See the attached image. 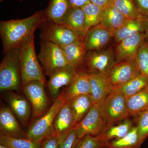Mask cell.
I'll return each mask as SVG.
<instances>
[{
  "label": "cell",
  "mask_w": 148,
  "mask_h": 148,
  "mask_svg": "<svg viewBox=\"0 0 148 148\" xmlns=\"http://www.w3.org/2000/svg\"><path fill=\"white\" fill-rule=\"evenodd\" d=\"M114 34L99 24L88 31L84 39L87 51L102 50L114 37Z\"/></svg>",
  "instance_id": "cell-13"
},
{
  "label": "cell",
  "mask_w": 148,
  "mask_h": 148,
  "mask_svg": "<svg viewBox=\"0 0 148 148\" xmlns=\"http://www.w3.org/2000/svg\"><path fill=\"white\" fill-rule=\"evenodd\" d=\"M126 101L130 115L136 116L148 110V86L126 98Z\"/></svg>",
  "instance_id": "cell-25"
},
{
  "label": "cell",
  "mask_w": 148,
  "mask_h": 148,
  "mask_svg": "<svg viewBox=\"0 0 148 148\" xmlns=\"http://www.w3.org/2000/svg\"><path fill=\"white\" fill-rule=\"evenodd\" d=\"M0 148H9L8 147H5V146L3 145H0Z\"/></svg>",
  "instance_id": "cell-42"
},
{
  "label": "cell",
  "mask_w": 148,
  "mask_h": 148,
  "mask_svg": "<svg viewBox=\"0 0 148 148\" xmlns=\"http://www.w3.org/2000/svg\"><path fill=\"white\" fill-rule=\"evenodd\" d=\"M103 147H102V148H103Z\"/></svg>",
  "instance_id": "cell-45"
},
{
  "label": "cell",
  "mask_w": 148,
  "mask_h": 148,
  "mask_svg": "<svg viewBox=\"0 0 148 148\" xmlns=\"http://www.w3.org/2000/svg\"><path fill=\"white\" fill-rule=\"evenodd\" d=\"M61 94L65 103L70 102L79 95L86 94L90 95L88 72L84 70L77 71L73 81Z\"/></svg>",
  "instance_id": "cell-16"
},
{
  "label": "cell",
  "mask_w": 148,
  "mask_h": 148,
  "mask_svg": "<svg viewBox=\"0 0 148 148\" xmlns=\"http://www.w3.org/2000/svg\"><path fill=\"white\" fill-rule=\"evenodd\" d=\"M137 125L140 138L143 142L148 137V110L135 116Z\"/></svg>",
  "instance_id": "cell-35"
},
{
  "label": "cell",
  "mask_w": 148,
  "mask_h": 148,
  "mask_svg": "<svg viewBox=\"0 0 148 148\" xmlns=\"http://www.w3.org/2000/svg\"><path fill=\"white\" fill-rule=\"evenodd\" d=\"M60 143V139L53 129L41 142V148H59Z\"/></svg>",
  "instance_id": "cell-37"
},
{
  "label": "cell",
  "mask_w": 148,
  "mask_h": 148,
  "mask_svg": "<svg viewBox=\"0 0 148 148\" xmlns=\"http://www.w3.org/2000/svg\"><path fill=\"white\" fill-rule=\"evenodd\" d=\"M148 26V17L128 19L114 33L115 41L119 43L126 38L145 33Z\"/></svg>",
  "instance_id": "cell-18"
},
{
  "label": "cell",
  "mask_w": 148,
  "mask_h": 148,
  "mask_svg": "<svg viewBox=\"0 0 148 148\" xmlns=\"http://www.w3.org/2000/svg\"><path fill=\"white\" fill-rule=\"evenodd\" d=\"M103 148H108L107 147H106V146H104V147H103Z\"/></svg>",
  "instance_id": "cell-43"
},
{
  "label": "cell",
  "mask_w": 148,
  "mask_h": 148,
  "mask_svg": "<svg viewBox=\"0 0 148 148\" xmlns=\"http://www.w3.org/2000/svg\"><path fill=\"white\" fill-rule=\"evenodd\" d=\"M105 145L100 135H87L80 139L76 148H101Z\"/></svg>",
  "instance_id": "cell-34"
},
{
  "label": "cell",
  "mask_w": 148,
  "mask_h": 148,
  "mask_svg": "<svg viewBox=\"0 0 148 148\" xmlns=\"http://www.w3.org/2000/svg\"><path fill=\"white\" fill-rule=\"evenodd\" d=\"M73 111L69 102L61 107L56 116L53 128L61 142L76 125Z\"/></svg>",
  "instance_id": "cell-15"
},
{
  "label": "cell",
  "mask_w": 148,
  "mask_h": 148,
  "mask_svg": "<svg viewBox=\"0 0 148 148\" xmlns=\"http://www.w3.org/2000/svg\"><path fill=\"white\" fill-rule=\"evenodd\" d=\"M111 4L119 12L128 19H136L147 16L140 13L134 0H111Z\"/></svg>",
  "instance_id": "cell-29"
},
{
  "label": "cell",
  "mask_w": 148,
  "mask_h": 148,
  "mask_svg": "<svg viewBox=\"0 0 148 148\" xmlns=\"http://www.w3.org/2000/svg\"><path fill=\"white\" fill-rule=\"evenodd\" d=\"M84 64L89 73L99 74L106 77L116 64V56L111 49L88 51Z\"/></svg>",
  "instance_id": "cell-9"
},
{
  "label": "cell",
  "mask_w": 148,
  "mask_h": 148,
  "mask_svg": "<svg viewBox=\"0 0 148 148\" xmlns=\"http://www.w3.org/2000/svg\"><path fill=\"white\" fill-rule=\"evenodd\" d=\"M1 132L15 138H26V133L22 129L14 113L10 108L3 107L0 110Z\"/></svg>",
  "instance_id": "cell-17"
},
{
  "label": "cell",
  "mask_w": 148,
  "mask_h": 148,
  "mask_svg": "<svg viewBox=\"0 0 148 148\" xmlns=\"http://www.w3.org/2000/svg\"><path fill=\"white\" fill-rule=\"evenodd\" d=\"M145 40V33H140L118 43L116 49V64L135 60L140 47Z\"/></svg>",
  "instance_id": "cell-11"
},
{
  "label": "cell",
  "mask_w": 148,
  "mask_h": 148,
  "mask_svg": "<svg viewBox=\"0 0 148 148\" xmlns=\"http://www.w3.org/2000/svg\"><path fill=\"white\" fill-rule=\"evenodd\" d=\"M148 86V79L140 74L125 84L117 87L126 98L136 94Z\"/></svg>",
  "instance_id": "cell-31"
},
{
  "label": "cell",
  "mask_w": 148,
  "mask_h": 148,
  "mask_svg": "<svg viewBox=\"0 0 148 148\" xmlns=\"http://www.w3.org/2000/svg\"><path fill=\"white\" fill-rule=\"evenodd\" d=\"M61 47L69 65L77 71V69L84 64L87 52L84 40H78Z\"/></svg>",
  "instance_id": "cell-19"
},
{
  "label": "cell",
  "mask_w": 148,
  "mask_h": 148,
  "mask_svg": "<svg viewBox=\"0 0 148 148\" xmlns=\"http://www.w3.org/2000/svg\"><path fill=\"white\" fill-rule=\"evenodd\" d=\"M145 35L146 40L148 42V26L146 32H145Z\"/></svg>",
  "instance_id": "cell-41"
},
{
  "label": "cell",
  "mask_w": 148,
  "mask_h": 148,
  "mask_svg": "<svg viewBox=\"0 0 148 148\" xmlns=\"http://www.w3.org/2000/svg\"><path fill=\"white\" fill-rule=\"evenodd\" d=\"M101 108L108 127L130 116L126 97L118 87L114 88L101 103Z\"/></svg>",
  "instance_id": "cell-4"
},
{
  "label": "cell",
  "mask_w": 148,
  "mask_h": 148,
  "mask_svg": "<svg viewBox=\"0 0 148 148\" xmlns=\"http://www.w3.org/2000/svg\"><path fill=\"white\" fill-rule=\"evenodd\" d=\"M144 142L140 138L136 126L123 138L111 140L105 145L108 148H140Z\"/></svg>",
  "instance_id": "cell-26"
},
{
  "label": "cell",
  "mask_w": 148,
  "mask_h": 148,
  "mask_svg": "<svg viewBox=\"0 0 148 148\" xmlns=\"http://www.w3.org/2000/svg\"><path fill=\"white\" fill-rule=\"evenodd\" d=\"M128 19L109 3L102 8L100 24L114 34Z\"/></svg>",
  "instance_id": "cell-22"
},
{
  "label": "cell",
  "mask_w": 148,
  "mask_h": 148,
  "mask_svg": "<svg viewBox=\"0 0 148 148\" xmlns=\"http://www.w3.org/2000/svg\"><path fill=\"white\" fill-rule=\"evenodd\" d=\"M137 8L143 16L148 17V0H134Z\"/></svg>",
  "instance_id": "cell-38"
},
{
  "label": "cell",
  "mask_w": 148,
  "mask_h": 148,
  "mask_svg": "<svg viewBox=\"0 0 148 148\" xmlns=\"http://www.w3.org/2000/svg\"><path fill=\"white\" fill-rule=\"evenodd\" d=\"M34 39L35 35H33L20 47L21 86L32 81L38 80L46 83L44 74L36 54Z\"/></svg>",
  "instance_id": "cell-2"
},
{
  "label": "cell",
  "mask_w": 148,
  "mask_h": 148,
  "mask_svg": "<svg viewBox=\"0 0 148 148\" xmlns=\"http://www.w3.org/2000/svg\"><path fill=\"white\" fill-rule=\"evenodd\" d=\"M80 139L77 137L75 125L60 143L59 148H76Z\"/></svg>",
  "instance_id": "cell-36"
},
{
  "label": "cell",
  "mask_w": 148,
  "mask_h": 148,
  "mask_svg": "<svg viewBox=\"0 0 148 148\" xmlns=\"http://www.w3.org/2000/svg\"><path fill=\"white\" fill-rule=\"evenodd\" d=\"M0 1H1V2H3V0H0Z\"/></svg>",
  "instance_id": "cell-44"
},
{
  "label": "cell",
  "mask_w": 148,
  "mask_h": 148,
  "mask_svg": "<svg viewBox=\"0 0 148 148\" xmlns=\"http://www.w3.org/2000/svg\"><path fill=\"white\" fill-rule=\"evenodd\" d=\"M70 8L69 0H50L45 11L49 20L61 24Z\"/></svg>",
  "instance_id": "cell-27"
},
{
  "label": "cell",
  "mask_w": 148,
  "mask_h": 148,
  "mask_svg": "<svg viewBox=\"0 0 148 148\" xmlns=\"http://www.w3.org/2000/svg\"><path fill=\"white\" fill-rule=\"evenodd\" d=\"M102 8L91 3H88L82 8L85 18L86 34L90 28L100 24Z\"/></svg>",
  "instance_id": "cell-32"
},
{
  "label": "cell",
  "mask_w": 148,
  "mask_h": 148,
  "mask_svg": "<svg viewBox=\"0 0 148 148\" xmlns=\"http://www.w3.org/2000/svg\"><path fill=\"white\" fill-rule=\"evenodd\" d=\"M45 85V84L40 81L34 80L22 86L24 94L32 105L33 114L35 117L42 115L48 106Z\"/></svg>",
  "instance_id": "cell-10"
},
{
  "label": "cell",
  "mask_w": 148,
  "mask_h": 148,
  "mask_svg": "<svg viewBox=\"0 0 148 148\" xmlns=\"http://www.w3.org/2000/svg\"><path fill=\"white\" fill-rule=\"evenodd\" d=\"M133 126L132 121L126 119L118 125L108 127L105 132L99 135L106 144L111 140L120 139L126 136Z\"/></svg>",
  "instance_id": "cell-28"
},
{
  "label": "cell",
  "mask_w": 148,
  "mask_h": 148,
  "mask_svg": "<svg viewBox=\"0 0 148 148\" xmlns=\"http://www.w3.org/2000/svg\"><path fill=\"white\" fill-rule=\"evenodd\" d=\"M48 18L45 10H42L27 18L0 21L3 53L20 47Z\"/></svg>",
  "instance_id": "cell-1"
},
{
  "label": "cell",
  "mask_w": 148,
  "mask_h": 148,
  "mask_svg": "<svg viewBox=\"0 0 148 148\" xmlns=\"http://www.w3.org/2000/svg\"><path fill=\"white\" fill-rule=\"evenodd\" d=\"M76 73L77 71L72 66H67L56 70L49 77L48 87L54 101L59 96L61 88L71 84Z\"/></svg>",
  "instance_id": "cell-14"
},
{
  "label": "cell",
  "mask_w": 148,
  "mask_h": 148,
  "mask_svg": "<svg viewBox=\"0 0 148 148\" xmlns=\"http://www.w3.org/2000/svg\"><path fill=\"white\" fill-rule=\"evenodd\" d=\"M135 61L140 73L148 79V42L147 40L140 47Z\"/></svg>",
  "instance_id": "cell-33"
},
{
  "label": "cell",
  "mask_w": 148,
  "mask_h": 148,
  "mask_svg": "<svg viewBox=\"0 0 148 148\" xmlns=\"http://www.w3.org/2000/svg\"><path fill=\"white\" fill-rule=\"evenodd\" d=\"M111 1V0H90V3L102 8L108 5Z\"/></svg>",
  "instance_id": "cell-40"
},
{
  "label": "cell",
  "mask_w": 148,
  "mask_h": 148,
  "mask_svg": "<svg viewBox=\"0 0 148 148\" xmlns=\"http://www.w3.org/2000/svg\"><path fill=\"white\" fill-rule=\"evenodd\" d=\"M69 102L73 111L76 124L84 118L95 104L92 96L89 94L79 95Z\"/></svg>",
  "instance_id": "cell-24"
},
{
  "label": "cell",
  "mask_w": 148,
  "mask_h": 148,
  "mask_svg": "<svg viewBox=\"0 0 148 148\" xmlns=\"http://www.w3.org/2000/svg\"><path fill=\"white\" fill-rule=\"evenodd\" d=\"M140 74L135 60L117 63L107 78L114 88L126 83Z\"/></svg>",
  "instance_id": "cell-12"
},
{
  "label": "cell",
  "mask_w": 148,
  "mask_h": 148,
  "mask_svg": "<svg viewBox=\"0 0 148 148\" xmlns=\"http://www.w3.org/2000/svg\"><path fill=\"white\" fill-rule=\"evenodd\" d=\"M90 95L95 103L101 104L114 88L108 78L99 74L89 73Z\"/></svg>",
  "instance_id": "cell-20"
},
{
  "label": "cell",
  "mask_w": 148,
  "mask_h": 148,
  "mask_svg": "<svg viewBox=\"0 0 148 148\" xmlns=\"http://www.w3.org/2000/svg\"><path fill=\"white\" fill-rule=\"evenodd\" d=\"M65 103L62 94L59 95L44 115L29 127L26 133V138L34 142L41 143L53 130L54 119Z\"/></svg>",
  "instance_id": "cell-5"
},
{
  "label": "cell",
  "mask_w": 148,
  "mask_h": 148,
  "mask_svg": "<svg viewBox=\"0 0 148 148\" xmlns=\"http://www.w3.org/2000/svg\"><path fill=\"white\" fill-rule=\"evenodd\" d=\"M0 143L9 148H41V143H37L27 138H15L1 132Z\"/></svg>",
  "instance_id": "cell-30"
},
{
  "label": "cell",
  "mask_w": 148,
  "mask_h": 148,
  "mask_svg": "<svg viewBox=\"0 0 148 148\" xmlns=\"http://www.w3.org/2000/svg\"><path fill=\"white\" fill-rule=\"evenodd\" d=\"M42 41L52 42L58 46L63 47L79 40L82 37L64 24L54 23L49 18L41 25Z\"/></svg>",
  "instance_id": "cell-6"
},
{
  "label": "cell",
  "mask_w": 148,
  "mask_h": 148,
  "mask_svg": "<svg viewBox=\"0 0 148 148\" xmlns=\"http://www.w3.org/2000/svg\"><path fill=\"white\" fill-rule=\"evenodd\" d=\"M75 126L78 139L87 135L98 136L105 132L108 127L102 114L101 104L95 103L87 114Z\"/></svg>",
  "instance_id": "cell-8"
},
{
  "label": "cell",
  "mask_w": 148,
  "mask_h": 148,
  "mask_svg": "<svg viewBox=\"0 0 148 148\" xmlns=\"http://www.w3.org/2000/svg\"><path fill=\"white\" fill-rule=\"evenodd\" d=\"M61 24H64L84 39L86 21L82 8H70Z\"/></svg>",
  "instance_id": "cell-23"
},
{
  "label": "cell",
  "mask_w": 148,
  "mask_h": 148,
  "mask_svg": "<svg viewBox=\"0 0 148 148\" xmlns=\"http://www.w3.org/2000/svg\"><path fill=\"white\" fill-rule=\"evenodd\" d=\"M6 98L10 108L24 125L29 120L31 112V106L24 96L13 92L7 94Z\"/></svg>",
  "instance_id": "cell-21"
},
{
  "label": "cell",
  "mask_w": 148,
  "mask_h": 148,
  "mask_svg": "<svg viewBox=\"0 0 148 148\" xmlns=\"http://www.w3.org/2000/svg\"><path fill=\"white\" fill-rule=\"evenodd\" d=\"M69 2L71 7L79 8L90 3V0H69Z\"/></svg>",
  "instance_id": "cell-39"
},
{
  "label": "cell",
  "mask_w": 148,
  "mask_h": 148,
  "mask_svg": "<svg viewBox=\"0 0 148 148\" xmlns=\"http://www.w3.org/2000/svg\"><path fill=\"white\" fill-rule=\"evenodd\" d=\"M40 47L38 58L41 62L43 71L49 77L56 70L71 66L60 47L53 43L44 41L40 42Z\"/></svg>",
  "instance_id": "cell-7"
},
{
  "label": "cell",
  "mask_w": 148,
  "mask_h": 148,
  "mask_svg": "<svg viewBox=\"0 0 148 148\" xmlns=\"http://www.w3.org/2000/svg\"><path fill=\"white\" fill-rule=\"evenodd\" d=\"M20 47L7 51L0 64L1 92L17 91L21 86L19 62Z\"/></svg>",
  "instance_id": "cell-3"
}]
</instances>
